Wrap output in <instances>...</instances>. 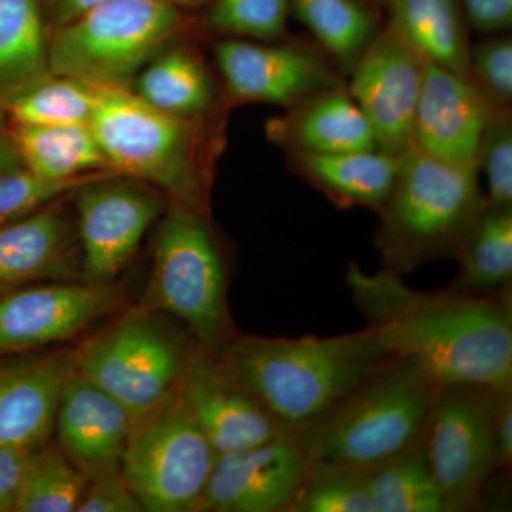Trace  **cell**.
I'll use <instances>...</instances> for the list:
<instances>
[{
    "mask_svg": "<svg viewBox=\"0 0 512 512\" xmlns=\"http://www.w3.org/2000/svg\"><path fill=\"white\" fill-rule=\"evenodd\" d=\"M346 284L380 345L412 360L437 386H512V291H417L389 269L350 264Z\"/></svg>",
    "mask_w": 512,
    "mask_h": 512,
    "instance_id": "6da1fadb",
    "label": "cell"
},
{
    "mask_svg": "<svg viewBox=\"0 0 512 512\" xmlns=\"http://www.w3.org/2000/svg\"><path fill=\"white\" fill-rule=\"evenodd\" d=\"M218 357L292 433L325 416L392 359L369 326L330 338L235 335Z\"/></svg>",
    "mask_w": 512,
    "mask_h": 512,
    "instance_id": "7a4b0ae2",
    "label": "cell"
},
{
    "mask_svg": "<svg viewBox=\"0 0 512 512\" xmlns=\"http://www.w3.org/2000/svg\"><path fill=\"white\" fill-rule=\"evenodd\" d=\"M478 167L440 160L412 147L400 157L399 173L386 204L376 247L384 269L397 275L441 258H454L487 197Z\"/></svg>",
    "mask_w": 512,
    "mask_h": 512,
    "instance_id": "3957f363",
    "label": "cell"
},
{
    "mask_svg": "<svg viewBox=\"0 0 512 512\" xmlns=\"http://www.w3.org/2000/svg\"><path fill=\"white\" fill-rule=\"evenodd\" d=\"M437 387L412 360L392 357L295 434L311 461L366 470L423 436Z\"/></svg>",
    "mask_w": 512,
    "mask_h": 512,
    "instance_id": "277c9868",
    "label": "cell"
},
{
    "mask_svg": "<svg viewBox=\"0 0 512 512\" xmlns=\"http://www.w3.org/2000/svg\"><path fill=\"white\" fill-rule=\"evenodd\" d=\"M89 126L111 171L207 214L197 119L158 110L126 87L100 86Z\"/></svg>",
    "mask_w": 512,
    "mask_h": 512,
    "instance_id": "5b68a950",
    "label": "cell"
},
{
    "mask_svg": "<svg viewBox=\"0 0 512 512\" xmlns=\"http://www.w3.org/2000/svg\"><path fill=\"white\" fill-rule=\"evenodd\" d=\"M148 308L187 326L195 343L218 356L234 339L227 266L205 212L170 201L158 227Z\"/></svg>",
    "mask_w": 512,
    "mask_h": 512,
    "instance_id": "8992f818",
    "label": "cell"
},
{
    "mask_svg": "<svg viewBox=\"0 0 512 512\" xmlns=\"http://www.w3.org/2000/svg\"><path fill=\"white\" fill-rule=\"evenodd\" d=\"M181 28L180 8L167 0H106L57 28L49 40L50 72L124 87Z\"/></svg>",
    "mask_w": 512,
    "mask_h": 512,
    "instance_id": "52a82bcc",
    "label": "cell"
},
{
    "mask_svg": "<svg viewBox=\"0 0 512 512\" xmlns=\"http://www.w3.org/2000/svg\"><path fill=\"white\" fill-rule=\"evenodd\" d=\"M217 451L177 392L134 417L120 470L147 512H197Z\"/></svg>",
    "mask_w": 512,
    "mask_h": 512,
    "instance_id": "ba28073f",
    "label": "cell"
},
{
    "mask_svg": "<svg viewBox=\"0 0 512 512\" xmlns=\"http://www.w3.org/2000/svg\"><path fill=\"white\" fill-rule=\"evenodd\" d=\"M191 349L177 329L147 306L73 352L74 370L137 417L174 392Z\"/></svg>",
    "mask_w": 512,
    "mask_h": 512,
    "instance_id": "9c48e42d",
    "label": "cell"
},
{
    "mask_svg": "<svg viewBox=\"0 0 512 512\" xmlns=\"http://www.w3.org/2000/svg\"><path fill=\"white\" fill-rule=\"evenodd\" d=\"M500 390L474 384L437 387L423 439L444 512L474 510L500 473L494 439Z\"/></svg>",
    "mask_w": 512,
    "mask_h": 512,
    "instance_id": "30bf717a",
    "label": "cell"
},
{
    "mask_svg": "<svg viewBox=\"0 0 512 512\" xmlns=\"http://www.w3.org/2000/svg\"><path fill=\"white\" fill-rule=\"evenodd\" d=\"M116 175H103L72 192L84 281L94 284H113L165 210L156 188Z\"/></svg>",
    "mask_w": 512,
    "mask_h": 512,
    "instance_id": "8fae6325",
    "label": "cell"
},
{
    "mask_svg": "<svg viewBox=\"0 0 512 512\" xmlns=\"http://www.w3.org/2000/svg\"><path fill=\"white\" fill-rule=\"evenodd\" d=\"M311 466L301 440L289 430L220 454L197 512H291Z\"/></svg>",
    "mask_w": 512,
    "mask_h": 512,
    "instance_id": "7c38bea8",
    "label": "cell"
},
{
    "mask_svg": "<svg viewBox=\"0 0 512 512\" xmlns=\"http://www.w3.org/2000/svg\"><path fill=\"white\" fill-rule=\"evenodd\" d=\"M121 299V289L114 282L6 289L0 293V356L76 338L116 311Z\"/></svg>",
    "mask_w": 512,
    "mask_h": 512,
    "instance_id": "4fadbf2b",
    "label": "cell"
},
{
    "mask_svg": "<svg viewBox=\"0 0 512 512\" xmlns=\"http://www.w3.org/2000/svg\"><path fill=\"white\" fill-rule=\"evenodd\" d=\"M350 70L348 92L369 121L377 148L402 157L413 147L423 60L386 29Z\"/></svg>",
    "mask_w": 512,
    "mask_h": 512,
    "instance_id": "5bb4252c",
    "label": "cell"
},
{
    "mask_svg": "<svg viewBox=\"0 0 512 512\" xmlns=\"http://www.w3.org/2000/svg\"><path fill=\"white\" fill-rule=\"evenodd\" d=\"M177 392L218 456L258 446L286 430L220 357L197 343L185 362Z\"/></svg>",
    "mask_w": 512,
    "mask_h": 512,
    "instance_id": "9a60e30c",
    "label": "cell"
},
{
    "mask_svg": "<svg viewBox=\"0 0 512 512\" xmlns=\"http://www.w3.org/2000/svg\"><path fill=\"white\" fill-rule=\"evenodd\" d=\"M215 60L235 99L291 107L338 86L329 64L306 47L229 39L215 47Z\"/></svg>",
    "mask_w": 512,
    "mask_h": 512,
    "instance_id": "2e32d148",
    "label": "cell"
},
{
    "mask_svg": "<svg viewBox=\"0 0 512 512\" xmlns=\"http://www.w3.org/2000/svg\"><path fill=\"white\" fill-rule=\"evenodd\" d=\"M491 109L466 77L423 62L413 147L440 160L477 167Z\"/></svg>",
    "mask_w": 512,
    "mask_h": 512,
    "instance_id": "e0dca14e",
    "label": "cell"
},
{
    "mask_svg": "<svg viewBox=\"0 0 512 512\" xmlns=\"http://www.w3.org/2000/svg\"><path fill=\"white\" fill-rule=\"evenodd\" d=\"M73 372V352L0 356V446L47 443Z\"/></svg>",
    "mask_w": 512,
    "mask_h": 512,
    "instance_id": "ac0fdd59",
    "label": "cell"
},
{
    "mask_svg": "<svg viewBox=\"0 0 512 512\" xmlns=\"http://www.w3.org/2000/svg\"><path fill=\"white\" fill-rule=\"evenodd\" d=\"M134 416L74 370L56 413L57 447L89 478L119 470Z\"/></svg>",
    "mask_w": 512,
    "mask_h": 512,
    "instance_id": "d6986e66",
    "label": "cell"
},
{
    "mask_svg": "<svg viewBox=\"0 0 512 512\" xmlns=\"http://www.w3.org/2000/svg\"><path fill=\"white\" fill-rule=\"evenodd\" d=\"M77 239V231L57 201L0 225V286L62 281L72 275Z\"/></svg>",
    "mask_w": 512,
    "mask_h": 512,
    "instance_id": "ffe728a7",
    "label": "cell"
},
{
    "mask_svg": "<svg viewBox=\"0 0 512 512\" xmlns=\"http://www.w3.org/2000/svg\"><path fill=\"white\" fill-rule=\"evenodd\" d=\"M291 109L271 131L292 153L338 154L377 148L365 114L339 84Z\"/></svg>",
    "mask_w": 512,
    "mask_h": 512,
    "instance_id": "44dd1931",
    "label": "cell"
},
{
    "mask_svg": "<svg viewBox=\"0 0 512 512\" xmlns=\"http://www.w3.org/2000/svg\"><path fill=\"white\" fill-rule=\"evenodd\" d=\"M299 173L339 207L380 211L399 173L400 157L376 150L338 154L292 153Z\"/></svg>",
    "mask_w": 512,
    "mask_h": 512,
    "instance_id": "7402d4cb",
    "label": "cell"
},
{
    "mask_svg": "<svg viewBox=\"0 0 512 512\" xmlns=\"http://www.w3.org/2000/svg\"><path fill=\"white\" fill-rule=\"evenodd\" d=\"M390 32L423 60L468 79L466 18L458 0H386Z\"/></svg>",
    "mask_w": 512,
    "mask_h": 512,
    "instance_id": "603a6c76",
    "label": "cell"
},
{
    "mask_svg": "<svg viewBox=\"0 0 512 512\" xmlns=\"http://www.w3.org/2000/svg\"><path fill=\"white\" fill-rule=\"evenodd\" d=\"M40 0H0V107L52 76Z\"/></svg>",
    "mask_w": 512,
    "mask_h": 512,
    "instance_id": "cb8c5ba5",
    "label": "cell"
},
{
    "mask_svg": "<svg viewBox=\"0 0 512 512\" xmlns=\"http://www.w3.org/2000/svg\"><path fill=\"white\" fill-rule=\"evenodd\" d=\"M10 133L23 167L37 177L67 181L99 171H111L89 124H13Z\"/></svg>",
    "mask_w": 512,
    "mask_h": 512,
    "instance_id": "d4e9b609",
    "label": "cell"
},
{
    "mask_svg": "<svg viewBox=\"0 0 512 512\" xmlns=\"http://www.w3.org/2000/svg\"><path fill=\"white\" fill-rule=\"evenodd\" d=\"M150 106L197 119L214 101V83L204 62L185 47H167L137 74L136 92Z\"/></svg>",
    "mask_w": 512,
    "mask_h": 512,
    "instance_id": "484cf974",
    "label": "cell"
},
{
    "mask_svg": "<svg viewBox=\"0 0 512 512\" xmlns=\"http://www.w3.org/2000/svg\"><path fill=\"white\" fill-rule=\"evenodd\" d=\"M454 258L460 271L451 288L477 295L511 288L512 208L488 205Z\"/></svg>",
    "mask_w": 512,
    "mask_h": 512,
    "instance_id": "4316f807",
    "label": "cell"
},
{
    "mask_svg": "<svg viewBox=\"0 0 512 512\" xmlns=\"http://www.w3.org/2000/svg\"><path fill=\"white\" fill-rule=\"evenodd\" d=\"M365 477L375 512H444L423 436L366 468Z\"/></svg>",
    "mask_w": 512,
    "mask_h": 512,
    "instance_id": "83f0119b",
    "label": "cell"
},
{
    "mask_svg": "<svg viewBox=\"0 0 512 512\" xmlns=\"http://www.w3.org/2000/svg\"><path fill=\"white\" fill-rule=\"evenodd\" d=\"M291 10L320 46L348 69L377 35L375 16L359 0H292Z\"/></svg>",
    "mask_w": 512,
    "mask_h": 512,
    "instance_id": "f1b7e54d",
    "label": "cell"
},
{
    "mask_svg": "<svg viewBox=\"0 0 512 512\" xmlns=\"http://www.w3.org/2000/svg\"><path fill=\"white\" fill-rule=\"evenodd\" d=\"M89 478L59 447L45 443L30 454L20 483L15 512H74Z\"/></svg>",
    "mask_w": 512,
    "mask_h": 512,
    "instance_id": "f546056e",
    "label": "cell"
},
{
    "mask_svg": "<svg viewBox=\"0 0 512 512\" xmlns=\"http://www.w3.org/2000/svg\"><path fill=\"white\" fill-rule=\"evenodd\" d=\"M99 97L100 86L52 74L20 94L6 110L16 126L90 124Z\"/></svg>",
    "mask_w": 512,
    "mask_h": 512,
    "instance_id": "4dcf8cb0",
    "label": "cell"
},
{
    "mask_svg": "<svg viewBox=\"0 0 512 512\" xmlns=\"http://www.w3.org/2000/svg\"><path fill=\"white\" fill-rule=\"evenodd\" d=\"M291 512H375L365 470L312 461Z\"/></svg>",
    "mask_w": 512,
    "mask_h": 512,
    "instance_id": "1f68e13d",
    "label": "cell"
},
{
    "mask_svg": "<svg viewBox=\"0 0 512 512\" xmlns=\"http://www.w3.org/2000/svg\"><path fill=\"white\" fill-rule=\"evenodd\" d=\"M292 0H214L208 26L225 35L275 42L288 28Z\"/></svg>",
    "mask_w": 512,
    "mask_h": 512,
    "instance_id": "d6a6232c",
    "label": "cell"
},
{
    "mask_svg": "<svg viewBox=\"0 0 512 512\" xmlns=\"http://www.w3.org/2000/svg\"><path fill=\"white\" fill-rule=\"evenodd\" d=\"M478 171L487 180L491 207L512 208V119L510 107L493 106L478 147Z\"/></svg>",
    "mask_w": 512,
    "mask_h": 512,
    "instance_id": "836d02e7",
    "label": "cell"
},
{
    "mask_svg": "<svg viewBox=\"0 0 512 512\" xmlns=\"http://www.w3.org/2000/svg\"><path fill=\"white\" fill-rule=\"evenodd\" d=\"M113 171H99L76 178V180L55 181L37 177L26 168L0 175V225L28 217L63 195L76 190L80 185L111 174ZM116 174V173H114Z\"/></svg>",
    "mask_w": 512,
    "mask_h": 512,
    "instance_id": "e575fe53",
    "label": "cell"
},
{
    "mask_svg": "<svg viewBox=\"0 0 512 512\" xmlns=\"http://www.w3.org/2000/svg\"><path fill=\"white\" fill-rule=\"evenodd\" d=\"M468 80L491 106L510 107L512 99V40L495 36L470 47Z\"/></svg>",
    "mask_w": 512,
    "mask_h": 512,
    "instance_id": "d590c367",
    "label": "cell"
},
{
    "mask_svg": "<svg viewBox=\"0 0 512 512\" xmlns=\"http://www.w3.org/2000/svg\"><path fill=\"white\" fill-rule=\"evenodd\" d=\"M77 512H144V510L143 505L128 487L119 468L89 481Z\"/></svg>",
    "mask_w": 512,
    "mask_h": 512,
    "instance_id": "8d00e7d4",
    "label": "cell"
},
{
    "mask_svg": "<svg viewBox=\"0 0 512 512\" xmlns=\"http://www.w3.org/2000/svg\"><path fill=\"white\" fill-rule=\"evenodd\" d=\"M35 448L0 446V512H15L23 473Z\"/></svg>",
    "mask_w": 512,
    "mask_h": 512,
    "instance_id": "74e56055",
    "label": "cell"
},
{
    "mask_svg": "<svg viewBox=\"0 0 512 512\" xmlns=\"http://www.w3.org/2000/svg\"><path fill=\"white\" fill-rule=\"evenodd\" d=\"M464 18L480 32L500 33L512 25V0H458Z\"/></svg>",
    "mask_w": 512,
    "mask_h": 512,
    "instance_id": "f35d334b",
    "label": "cell"
},
{
    "mask_svg": "<svg viewBox=\"0 0 512 512\" xmlns=\"http://www.w3.org/2000/svg\"><path fill=\"white\" fill-rule=\"evenodd\" d=\"M494 439L498 470L507 471L512 463V387L498 393L494 413Z\"/></svg>",
    "mask_w": 512,
    "mask_h": 512,
    "instance_id": "ab89813d",
    "label": "cell"
},
{
    "mask_svg": "<svg viewBox=\"0 0 512 512\" xmlns=\"http://www.w3.org/2000/svg\"><path fill=\"white\" fill-rule=\"evenodd\" d=\"M57 28L106 0H49Z\"/></svg>",
    "mask_w": 512,
    "mask_h": 512,
    "instance_id": "60d3db41",
    "label": "cell"
},
{
    "mask_svg": "<svg viewBox=\"0 0 512 512\" xmlns=\"http://www.w3.org/2000/svg\"><path fill=\"white\" fill-rule=\"evenodd\" d=\"M20 168L25 167L20 160L18 148L15 146L12 133L5 127L0 117V175L20 170Z\"/></svg>",
    "mask_w": 512,
    "mask_h": 512,
    "instance_id": "b9f144b4",
    "label": "cell"
},
{
    "mask_svg": "<svg viewBox=\"0 0 512 512\" xmlns=\"http://www.w3.org/2000/svg\"><path fill=\"white\" fill-rule=\"evenodd\" d=\"M167 2L173 3V5L180 8V6H197L201 5L204 0H167Z\"/></svg>",
    "mask_w": 512,
    "mask_h": 512,
    "instance_id": "7bdbcfd3",
    "label": "cell"
},
{
    "mask_svg": "<svg viewBox=\"0 0 512 512\" xmlns=\"http://www.w3.org/2000/svg\"><path fill=\"white\" fill-rule=\"evenodd\" d=\"M6 289H9V288H5V286H0V293H2L3 291H6Z\"/></svg>",
    "mask_w": 512,
    "mask_h": 512,
    "instance_id": "ee69618b",
    "label": "cell"
}]
</instances>
